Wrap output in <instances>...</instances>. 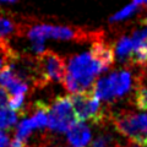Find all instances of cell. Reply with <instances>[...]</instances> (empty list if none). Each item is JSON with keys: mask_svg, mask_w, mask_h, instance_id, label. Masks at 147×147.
<instances>
[{"mask_svg": "<svg viewBox=\"0 0 147 147\" xmlns=\"http://www.w3.org/2000/svg\"><path fill=\"white\" fill-rule=\"evenodd\" d=\"M34 67L37 71L34 79L39 80L38 85L40 86H44L52 81L63 82L66 72V66L63 58L50 50H44L42 54H39Z\"/></svg>", "mask_w": 147, "mask_h": 147, "instance_id": "277c9868", "label": "cell"}, {"mask_svg": "<svg viewBox=\"0 0 147 147\" xmlns=\"http://www.w3.org/2000/svg\"><path fill=\"white\" fill-rule=\"evenodd\" d=\"M18 113L9 108H1L0 109V130L12 127L17 123Z\"/></svg>", "mask_w": 147, "mask_h": 147, "instance_id": "4fadbf2b", "label": "cell"}, {"mask_svg": "<svg viewBox=\"0 0 147 147\" xmlns=\"http://www.w3.org/2000/svg\"><path fill=\"white\" fill-rule=\"evenodd\" d=\"M13 31H15V25H13V22L7 20V18L0 17V42L4 40L5 37L11 34Z\"/></svg>", "mask_w": 147, "mask_h": 147, "instance_id": "2e32d148", "label": "cell"}, {"mask_svg": "<svg viewBox=\"0 0 147 147\" xmlns=\"http://www.w3.org/2000/svg\"><path fill=\"white\" fill-rule=\"evenodd\" d=\"M27 36L31 42H42L45 39H79V31L64 26H52V25H38L34 26L27 32Z\"/></svg>", "mask_w": 147, "mask_h": 147, "instance_id": "52a82bcc", "label": "cell"}, {"mask_svg": "<svg viewBox=\"0 0 147 147\" xmlns=\"http://www.w3.org/2000/svg\"><path fill=\"white\" fill-rule=\"evenodd\" d=\"M132 87V75L130 71L120 70L102 77L93 84L92 92L99 100H112L123 97Z\"/></svg>", "mask_w": 147, "mask_h": 147, "instance_id": "7a4b0ae2", "label": "cell"}, {"mask_svg": "<svg viewBox=\"0 0 147 147\" xmlns=\"http://www.w3.org/2000/svg\"><path fill=\"white\" fill-rule=\"evenodd\" d=\"M91 55L97 60L102 67L104 69V71L112 65L114 61V50L110 47L108 43L103 42V40H96L92 44V48L90 50Z\"/></svg>", "mask_w": 147, "mask_h": 147, "instance_id": "9c48e42d", "label": "cell"}, {"mask_svg": "<svg viewBox=\"0 0 147 147\" xmlns=\"http://www.w3.org/2000/svg\"><path fill=\"white\" fill-rule=\"evenodd\" d=\"M9 147H26V144L17 139H13L10 144H9Z\"/></svg>", "mask_w": 147, "mask_h": 147, "instance_id": "d6986e66", "label": "cell"}, {"mask_svg": "<svg viewBox=\"0 0 147 147\" xmlns=\"http://www.w3.org/2000/svg\"><path fill=\"white\" fill-rule=\"evenodd\" d=\"M92 147H112L114 146V140L110 135H99L92 141Z\"/></svg>", "mask_w": 147, "mask_h": 147, "instance_id": "e0dca14e", "label": "cell"}, {"mask_svg": "<svg viewBox=\"0 0 147 147\" xmlns=\"http://www.w3.org/2000/svg\"><path fill=\"white\" fill-rule=\"evenodd\" d=\"M67 141L72 147H86L91 141V130L85 123H76L67 131Z\"/></svg>", "mask_w": 147, "mask_h": 147, "instance_id": "30bf717a", "label": "cell"}, {"mask_svg": "<svg viewBox=\"0 0 147 147\" xmlns=\"http://www.w3.org/2000/svg\"><path fill=\"white\" fill-rule=\"evenodd\" d=\"M115 53L120 60H130L132 53V40L131 37H123L119 39L115 47Z\"/></svg>", "mask_w": 147, "mask_h": 147, "instance_id": "7c38bea8", "label": "cell"}, {"mask_svg": "<svg viewBox=\"0 0 147 147\" xmlns=\"http://www.w3.org/2000/svg\"><path fill=\"white\" fill-rule=\"evenodd\" d=\"M144 3H147V0H134V4L137 6H139L140 4H144Z\"/></svg>", "mask_w": 147, "mask_h": 147, "instance_id": "ffe728a7", "label": "cell"}, {"mask_svg": "<svg viewBox=\"0 0 147 147\" xmlns=\"http://www.w3.org/2000/svg\"><path fill=\"white\" fill-rule=\"evenodd\" d=\"M117 130L134 144L147 147V114H124L114 120Z\"/></svg>", "mask_w": 147, "mask_h": 147, "instance_id": "5b68a950", "label": "cell"}, {"mask_svg": "<svg viewBox=\"0 0 147 147\" xmlns=\"http://www.w3.org/2000/svg\"><path fill=\"white\" fill-rule=\"evenodd\" d=\"M1 1H5V3H13V1H16V0H1Z\"/></svg>", "mask_w": 147, "mask_h": 147, "instance_id": "44dd1931", "label": "cell"}, {"mask_svg": "<svg viewBox=\"0 0 147 147\" xmlns=\"http://www.w3.org/2000/svg\"><path fill=\"white\" fill-rule=\"evenodd\" d=\"M135 104L141 110H147V88L146 87H137L135 93Z\"/></svg>", "mask_w": 147, "mask_h": 147, "instance_id": "9a60e30c", "label": "cell"}, {"mask_svg": "<svg viewBox=\"0 0 147 147\" xmlns=\"http://www.w3.org/2000/svg\"><path fill=\"white\" fill-rule=\"evenodd\" d=\"M136 10H137V5H135L134 3L129 4V5H126L125 7H123L120 11H118L117 13H114V15L110 17V22H117V21L125 20V18L130 17Z\"/></svg>", "mask_w": 147, "mask_h": 147, "instance_id": "5bb4252c", "label": "cell"}, {"mask_svg": "<svg viewBox=\"0 0 147 147\" xmlns=\"http://www.w3.org/2000/svg\"><path fill=\"white\" fill-rule=\"evenodd\" d=\"M34 130H37L36 129V125L32 121V119L28 118V119H24L20 124L17 125V130H16V136L15 139L20 140L22 142H25L28 140V137L31 136V134L33 132Z\"/></svg>", "mask_w": 147, "mask_h": 147, "instance_id": "8fae6325", "label": "cell"}, {"mask_svg": "<svg viewBox=\"0 0 147 147\" xmlns=\"http://www.w3.org/2000/svg\"><path fill=\"white\" fill-rule=\"evenodd\" d=\"M9 144H10V140L7 134L0 130V147H9Z\"/></svg>", "mask_w": 147, "mask_h": 147, "instance_id": "ac0fdd59", "label": "cell"}, {"mask_svg": "<svg viewBox=\"0 0 147 147\" xmlns=\"http://www.w3.org/2000/svg\"><path fill=\"white\" fill-rule=\"evenodd\" d=\"M132 40V53L130 60L134 64L147 63V31L139 30L135 31L131 36Z\"/></svg>", "mask_w": 147, "mask_h": 147, "instance_id": "ba28073f", "label": "cell"}, {"mask_svg": "<svg viewBox=\"0 0 147 147\" xmlns=\"http://www.w3.org/2000/svg\"><path fill=\"white\" fill-rule=\"evenodd\" d=\"M104 69L92 57L91 53H82L72 57L69 60L65 76L63 79L64 87L74 93L91 91L96 76L102 74Z\"/></svg>", "mask_w": 147, "mask_h": 147, "instance_id": "6da1fadb", "label": "cell"}, {"mask_svg": "<svg viewBox=\"0 0 147 147\" xmlns=\"http://www.w3.org/2000/svg\"><path fill=\"white\" fill-rule=\"evenodd\" d=\"M69 97L77 123L91 121L93 124H98L102 121L104 114L100 107V100L93 94L92 90L81 93H74Z\"/></svg>", "mask_w": 147, "mask_h": 147, "instance_id": "3957f363", "label": "cell"}, {"mask_svg": "<svg viewBox=\"0 0 147 147\" xmlns=\"http://www.w3.org/2000/svg\"><path fill=\"white\" fill-rule=\"evenodd\" d=\"M76 123L70 97L60 96L55 98L48 109V127L57 132H67Z\"/></svg>", "mask_w": 147, "mask_h": 147, "instance_id": "8992f818", "label": "cell"}]
</instances>
